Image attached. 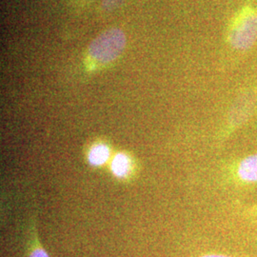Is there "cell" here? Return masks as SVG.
I'll return each mask as SVG.
<instances>
[{
  "label": "cell",
  "instance_id": "2",
  "mask_svg": "<svg viewBox=\"0 0 257 257\" xmlns=\"http://www.w3.org/2000/svg\"><path fill=\"white\" fill-rule=\"evenodd\" d=\"M255 95L251 92L243 93L233 104L230 111V121L234 125H238L247 119L254 107Z\"/></svg>",
  "mask_w": 257,
  "mask_h": 257
},
{
  "label": "cell",
  "instance_id": "3",
  "mask_svg": "<svg viewBox=\"0 0 257 257\" xmlns=\"http://www.w3.org/2000/svg\"><path fill=\"white\" fill-rule=\"evenodd\" d=\"M237 175L245 182H257V154L247 156L240 161Z\"/></svg>",
  "mask_w": 257,
  "mask_h": 257
},
{
  "label": "cell",
  "instance_id": "6",
  "mask_svg": "<svg viewBox=\"0 0 257 257\" xmlns=\"http://www.w3.org/2000/svg\"><path fill=\"white\" fill-rule=\"evenodd\" d=\"M30 257H49V255L43 248H37L31 253Z\"/></svg>",
  "mask_w": 257,
  "mask_h": 257
},
{
  "label": "cell",
  "instance_id": "4",
  "mask_svg": "<svg viewBox=\"0 0 257 257\" xmlns=\"http://www.w3.org/2000/svg\"><path fill=\"white\" fill-rule=\"evenodd\" d=\"M110 168L112 174L115 176L120 178L126 177L131 171V160L128 156L124 154H118L112 159Z\"/></svg>",
  "mask_w": 257,
  "mask_h": 257
},
{
  "label": "cell",
  "instance_id": "1",
  "mask_svg": "<svg viewBox=\"0 0 257 257\" xmlns=\"http://www.w3.org/2000/svg\"><path fill=\"white\" fill-rule=\"evenodd\" d=\"M228 39L230 46L246 51L257 40V12L251 7H244L232 19Z\"/></svg>",
  "mask_w": 257,
  "mask_h": 257
},
{
  "label": "cell",
  "instance_id": "7",
  "mask_svg": "<svg viewBox=\"0 0 257 257\" xmlns=\"http://www.w3.org/2000/svg\"><path fill=\"white\" fill-rule=\"evenodd\" d=\"M200 257H230L228 255H223V254H208V255H203Z\"/></svg>",
  "mask_w": 257,
  "mask_h": 257
},
{
  "label": "cell",
  "instance_id": "5",
  "mask_svg": "<svg viewBox=\"0 0 257 257\" xmlns=\"http://www.w3.org/2000/svg\"><path fill=\"white\" fill-rule=\"evenodd\" d=\"M110 157V149L104 144L94 145L90 150L88 160L92 166H101Z\"/></svg>",
  "mask_w": 257,
  "mask_h": 257
}]
</instances>
